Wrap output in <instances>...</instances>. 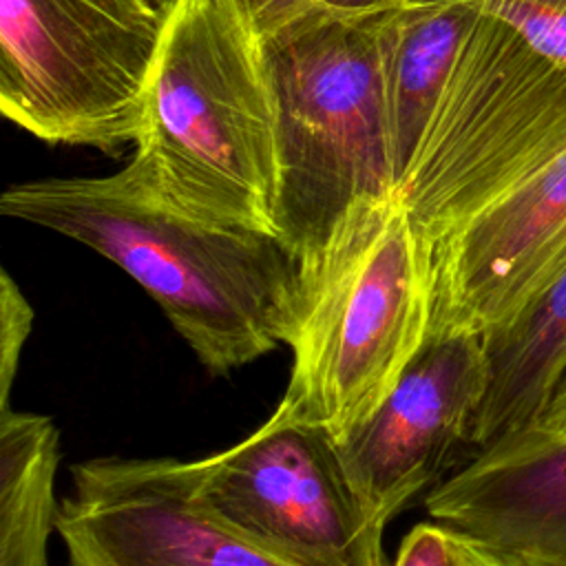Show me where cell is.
Instances as JSON below:
<instances>
[{"mask_svg": "<svg viewBox=\"0 0 566 566\" xmlns=\"http://www.w3.org/2000/svg\"><path fill=\"white\" fill-rule=\"evenodd\" d=\"M0 212L64 234L122 268L210 374L292 345L310 307L301 268L272 234L201 219L126 166L106 177L9 186Z\"/></svg>", "mask_w": 566, "mask_h": 566, "instance_id": "1", "label": "cell"}, {"mask_svg": "<svg viewBox=\"0 0 566 566\" xmlns=\"http://www.w3.org/2000/svg\"><path fill=\"white\" fill-rule=\"evenodd\" d=\"M385 15L314 7L259 38L274 111L272 230L296 259L310 298L334 254L398 199Z\"/></svg>", "mask_w": 566, "mask_h": 566, "instance_id": "2", "label": "cell"}, {"mask_svg": "<svg viewBox=\"0 0 566 566\" xmlns=\"http://www.w3.org/2000/svg\"><path fill=\"white\" fill-rule=\"evenodd\" d=\"M128 166L186 212L274 234L272 97L232 0H168Z\"/></svg>", "mask_w": 566, "mask_h": 566, "instance_id": "3", "label": "cell"}, {"mask_svg": "<svg viewBox=\"0 0 566 566\" xmlns=\"http://www.w3.org/2000/svg\"><path fill=\"white\" fill-rule=\"evenodd\" d=\"M566 150V0H482L398 195L433 245Z\"/></svg>", "mask_w": 566, "mask_h": 566, "instance_id": "4", "label": "cell"}, {"mask_svg": "<svg viewBox=\"0 0 566 566\" xmlns=\"http://www.w3.org/2000/svg\"><path fill=\"white\" fill-rule=\"evenodd\" d=\"M431 323V245L396 199L321 274L276 411L338 438L398 382Z\"/></svg>", "mask_w": 566, "mask_h": 566, "instance_id": "5", "label": "cell"}, {"mask_svg": "<svg viewBox=\"0 0 566 566\" xmlns=\"http://www.w3.org/2000/svg\"><path fill=\"white\" fill-rule=\"evenodd\" d=\"M164 11L146 0H0V111L42 142H137Z\"/></svg>", "mask_w": 566, "mask_h": 566, "instance_id": "6", "label": "cell"}, {"mask_svg": "<svg viewBox=\"0 0 566 566\" xmlns=\"http://www.w3.org/2000/svg\"><path fill=\"white\" fill-rule=\"evenodd\" d=\"M203 497L290 566H385V526L354 489L338 440L274 413L221 453L195 460Z\"/></svg>", "mask_w": 566, "mask_h": 566, "instance_id": "7", "label": "cell"}, {"mask_svg": "<svg viewBox=\"0 0 566 566\" xmlns=\"http://www.w3.org/2000/svg\"><path fill=\"white\" fill-rule=\"evenodd\" d=\"M71 475L57 509L69 566H290L212 509L195 460L104 455Z\"/></svg>", "mask_w": 566, "mask_h": 566, "instance_id": "8", "label": "cell"}, {"mask_svg": "<svg viewBox=\"0 0 566 566\" xmlns=\"http://www.w3.org/2000/svg\"><path fill=\"white\" fill-rule=\"evenodd\" d=\"M486 378L482 334L429 332L382 402L338 438L345 471L382 526L471 444Z\"/></svg>", "mask_w": 566, "mask_h": 566, "instance_id": "9", "label": "cell"}, {"mask_svg": "<svg viewBox=\"0 0 566 566\" xmlns=\"http://www.w3.org/2000/svg\"><path fill=\"white\" fill-rule=\"evenodd\" d=\"M564 268L566 150L431 245L429 332H495Z\"/></svg>", "mask_w": 566, "mask_h": 566, "instance_id": "10", "label": "cell"}, {"mask_svg": "<svg viewBox=\"0 0 566 566\" xmlns=\"http://www.w3.org/2000/svg\"><path fill=\"white\" fill-rule=\"evenodd\" d=\"M424 504L506 566H566V431L528 424L495 438Z\"/></svg>", "mask_w": 566, "mask_h": 566, "instance_id": "11", "label": "cell"}, {"mask_svg": "<svg viewBox=\"0 0 566 566\" xmlns=\"http://www.w3.org/2000/svg\"><path fill=\"white\" fill-rule=\"evenodd\" d=\"M482 0H407L382 27V82L398 195L424 146Z\"/></svg>", "mask_w": 566, "mask_h": 566, "instance_id": "12", "label": "cell"}, {"mask_svg": "<svg viewBox=\"0 0 566 566\" xmlns=\"http://www.w3.org/2000/svg\"><path fill=\"white\" fill-rule=\"evenodd\" d=\"M486 391L471 429V447L539 420L566 369V268L509 325L489 332Z\"/></svg>", "mask_w": 566, "mask_h": 566, "instance_id": "13", "label": "cell"}, {"mask_svg": "<svg viewBox=\"0 0 566 566\" xmlns=\"http://www.w3.org/2000/svg\"><path fill=\"white\" fill-rule=\"evenodd\" d=\"M57 429L51 418L0 409V566H46L57 531Z\"/></svg>", "mask_w": 566, "mask_h": 566, "instance_id": "14", "label": "cell"}, {"mask_svg": "<svg viewBox=\"0 0 566 566\" xmlns=\"http://www.w3.org/2000/svg\"><path fill=\"white\" fill-rule=\"evenodd\" d=\"M33 307L7 270L0 272V409L11 407V387L24 343L33 327Z\"/></svg>", "mask_w": 566, "mask_h": 566, "instance_id": "15", "label": "cell"}, {"mask_svg": "<svg viewBox=\"0 0 566 566\" xmlns=\"http://www.w3.org/2000/svg\"><path fill=\"white\" fill-rule=\"evenodd\" d=\"M394 566H473L471 546L440 522L416 524L402 537Z\"/></svg>", "mask_w": 566, "mask_h": 566, "instance_id": "16", "label": "cell"}, {"mask_svg": "<svg viewBox=\"0 0 566 566\" xmlns=\"http://www.w3.org/2000/svg\"><path fill=\"white\" fill-rule=\"evenodd\" d=\"M256 38L318 7V0H232Z\"/></svg>", "mask_w": 566, "mask_h": 566, "instance_id": "17", "label": "cell"}, {"mask_svg": "<svg viewBox=\"0 0 566 566\" xmlns=\"http://www.w3.org/2000/svg\"><path fill=\"white\" fill-rule=\"evenodd\" d=\"M405 2L407 0H318V7L343 15H369L396 9Z\"/></svg>", "mask_w": 566, "mask_h": 566, "instance_id": "18", "label": "cell"}, {"mask_svg": "<svg viewBox=\"0 0 566 566\" xmlns=\"http://www.w3.org/2000/svg\"><path fill=\"white\" fill-rule=\"evenodd\" d=\"M533 424H542V427L555 429V431H566V369L562 371L539 420Z\"/></svg>", "mask_w": 566, "mask_h": 566, "instance_id": "19", "label": "cell"}, {"mask_svg": "<svg viewBox=\"0 0 566 566\" xmlns=\"http://www.w3.org/2000/svg\"><path fill=\"white\" fill-rule=\"evenodd\" d=\"M469 546H471V544H469ZM471 559H473V566H506V564L497 562L495 557L482 553V551L475 548V546H471Z\"/></svg>", "mask_w": 566, "mask_h": 566, "instance_id": "20", "label": "cell"}, {"mask_svg": "<svg viewBox=\"0 0 566 566\" xmlns=\"http://www.w3.org/2000/svg\"><path fill=\"white\" fill-rule=\"evenodd\" d=\"M148 4H153V7H157V9H166V4H168V0H146Z\"/></svg>", "mask_w": 566, "mask_h": 566, "instance_id": "21", "label": "cell"}]
</instances>
